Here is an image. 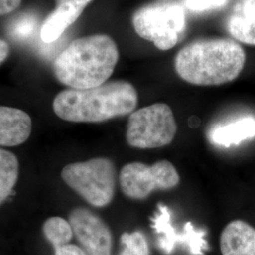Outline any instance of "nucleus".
<instances>
[{
  "label": "nucleus",
  "instance_id": "4468645a",
  "mask_svg": "<svg viewBox=\"0 0 255 255\" xmlns=\"http://www.w3.org/2000/svg\"><path fill=\"white\" fill-rule=\"evenodd\" d=\"M255 137V119L246 117L226 125L215 128L210 134L211 141L218 146L239 145L243 141Z\"/></svg>",
  "mask_w": 255,
  "mask_h": 255
},
{
  "label": "nucleus",
  "instance_id": "6e6552de",
  "mask_svg": "<svg viewBox=\"0 0 255 255\" xmlns=\"http://www.w3.org/2000/svg\"><path fill=\"white\" fill-rule=\"evenodd\" d=\"M69 223L87 255H112L113 238L109 227L90 210H73Z\"/></svg>",
  "mask_w": 255,
  "mask_h": 255
},
{
  "label": "nucleus",
  "instance_id": "dca6fc26",
  "mask_svg": "<svg viewBox=\"0 0 255 255\" xmlns=\"http://www.w3.org/2000/svg\"><path fill=\"white\" fill-rule=\"evenodd\" d=\"M44 234L55 249L68 244L73 237V230L68 221L62 218H51L44 224Z\"/></svg>",
  "mask_w": 255,
  "mask_h": 255
},
{
  "label": "nucleus",
  "instance_id": "2eb2a0df",
  "mask_svg": "<svg viewBox=\"0 0 255 255\" xmlns=\"http://www.w3.org/2000/svg\"><path fill=\"white\" fill-rule=\"evenodd\" d=\"M19 173L18 160L11 152L0 149V204L12 191L17 182Z\"/></svg>",
  "mask_w": 255,
  "mask_h": 255
},
{
  "label": "nucleus",
  "instance_id": "6ab92c4d",
  "mask_svg": "<svg viewBox=\"0 0 255 255\" xmlns=\"http://www.w3.org/2000/svg\"><path fill=\"white\" fill-rule=\"evenodd\" d=\"M226 2L227 0H185V6L193 11H203L221 8Z\"/></svg>",
  "mask_w": 255,
  "mask_h": 255
},
{
  "label": "nucleus",
  "instance_id": "39448f33",
  "mask_svg": "<svg viewBox=\"0 0 255 255\" xmlns=\"http://www.w3.org/2000/svg\"><path fill=\"white\" fill-rule=\"evenodd\" d=\"M62 178L69 187L95 207H104L113 201L116 167L107 158L68 164L62 171Z\"/></svg>",
  "mask_w": 255,
  "mask_h": 255
},
{
  "label": "nucleus",
  "instance_id": "423d86ee",
  "mask_svg": "<svg viewBox=\"0 0 255 255\" xmlns=\"http://www.w3.org/2000/svg\"><path fill=\"white\" fill-rule=\"evenodd\" d=\"M177 132L171 108L155 103L132 112L127 126L128 144L136 148H157L169 145Z\"/></svg>",
  "mask_w": 255,
  "mask_h": 255
},
{
  "label": "nucleus",
  "instance_id": "7ed1b4c3",
  "mask_svg": "<svg viewBox=\"0 0 255 255\" xmlns=\"http://www.w3.org/2000/svg\"><path fill=\"white\" fill-rule=\"evenodd\" d=\"M137 104L134 86L125 81H115L89 89L61 92L55 98L53 110L66 121L97 123L129 115Z\"/></svg>",
  "mask_w": 255,
  "mask_h": 255
},
{
  "label": "nucleus",
  "instance_id": "a211bd4d",
  "mask_svg": "<svg viewBox=\"0 0 255 255\" xmlns=\"http://www.w3.org/2000/svg\"><path fill=\"white\" fill-rule=\"evenodd\" d=\"M120 241L123 249L119 255H150L146 238L139 231L124 233L120 237Z\"/></svg>",
  "mask_w": 255,
  "mask_h": 255
},
{
  "label": "nucleus",
  "instance_id": "aec40b11",
  "mask_svg": "<svg viewBox=\"0 0 255 255\" xmlns=\"http://www.w3.org/2000/svg\"><path fill=\"white\" fill-rule=\"evenodd\" d=\"M55 255H87L85 251L77 245L66 244L55 249Z\"/></svg>",
  "mask_w": 255,
  "mask_h": 255
},
{
  "label": "nucleus",
  "instance_id": "f8f14e48",
  "mask_svg": "<svg viewBox=\"0 0 255 255\" xmlns=\"http://www.w3.org/2000/svg\"><path fill=\"white\" fill-rule=\"evenodd\" d=\"M230 34L240 43L255 46V0H242L227 21Z\"/></svg>",
  "mask_w": 255,
  "mask_h": 255
},
{
  "label": "nucleus",
  "instance_id": "9d476101",
  "mask_svg": "<svg viewBox=\"0 0 255 255\" xmlns=\"http://www.w3.org/2000/svg\"><path fill=\"white\" fill-rule=\"evenodd\" d=\"M31 131V119L27 113L16 108L0 106V146L23 144Z\"/></svg>",
  "mask_w": 255,
  "mask_h": 255
},
{
  "label": "nucleus",
  "instance_id": "f257e3e1",
  "mask_svg": "<svg viewBox=\"0 0 255 255\" xmlns=\"http://www.w3.org/2000/svg\"><path fill=\"white\" fill-rule=\"evenodd\" d=\"M246 53L237 42L226 38L201 39L183 46L175 57V70L184 82L218 86L233 82L242 72Z\"/></svg>",
  "mask_w": 255,
  "mask_h": 255
},
{
  "label": "nucleus",
  "instance_id": "ddd939ff",
  "mask_svg": "<svg viewBox=\"0 0 255 255\" xmlns=\"http://www.w3.org/2000/svg\"><path fill=\"white\" fill-rule=\"evenodd\" d=\"M82 9L70 4H63L46 17L40 27V36L45 44L56 42L67 27H70L82 14Z\"/></svg>",
  "mask_w": 255,
  "mask_h": 255
},
{
  "label": "nucleus",
  "instance_id": "1a4fd4ad",
  "mask_svg": "<svg viewBox=\"0 0 255 255\" xmlns=\"http://www.w3.org/2000/svg\"><path fill=\"white\" fill-rule=\"evenodd\" d=\"M151 222L155 232L161 236L159 246L166 255L171 254L177 244H184L194 255H204V251L208 249L204 239L205 233L195 230L191 222L184 225L183 233L177 234L171 224V212L162 203L158 204V212L151 219Z\"/></svg>",
  "mask_w": 255,
  "mask_h": 255
},
{
  "label": "nucleus",
  "instance_id": "0eeeda50",
  "mask_svg": "<svg viewBox=\"0 0 255 255\" xmlns=\"http://www.w3.org/2000/svg\"><path fill=\"white\" fill-rule=\"evenodd\" d=\"M119 180L125 196L144 200L155 190L176 187L180 182V175L173 164L165 160L151 165L133 162L123 166Z\"/></svg>",
  "mask_w": 255,
  "mask_h": 255
},
{
  "label": "nucleus",
  "instance_id": "5701e85b",
  "mask_svg": "<svg viewBox=\"0 0 255 255\" xmlns=\"http://www.w3.org/2000/svg\"><path fill=\"white\" fill-rule=\"evenodd\" d=\"M9 47L7 42L0 39V64H2L9 56Z\"/></svg>",
  "mask_w": 255,
  "mask_h": 255
},
{
  "label": "nucleus",
  "instance_id": "f03ea898",
  "mask_svg": "<svg viewBox=\"0 0 255 255\" xmlns=\"http://www.w3.org/2000/svg\"><path fill=\"white\" fill-rule=\"evenodd\" d=\"M119 59L118 46L108 35L78 38L56 58L55 76L69 88H94L107 82Z\"/></svg>",
  "mask_w": 255,
  "mask_h": 255
},
{
  "label": "nucleus",
  "instance_id": "412c9836",
  "mask_svg": "<svg viewBox=\"0 0 255 255\" xmlns=\"http://www.w3.org/2000/svg\"><path fill=\"white\" fill-rule=\"evenodd\" d=\"M22 0H0V15H5L17 9Z\"/></svg>",
  "mask_w": 255,
  "mask_h": 255
},
{
  "label": "nucleus",
  "instance_id": "b1692460",
  "mask_svg": "<svg viewBox=\"0 0 255 255\" xmlns=\"http://www.w3.org/2000/svg\"><path fill=\"white\" fill-rule=\"evenodd\" d=\"M158 1H169V0H158Z\"/></svg>",
  "mask_w": 255,
  "mask_h": 255
},
{
  "label": "nucleus",
  "instance_id": "9b49d317",
  "mask_svg": "<svg viewBox=\"0 0 255 255\" xmlns=\"http://www.w3.org/2000/svg\"><path fill=\"white\" fill-rule=\"evenodd\" d=\"M222 255H255V229L243 220H234L220 236Z\"/></svg>",
  "mask_w": 255,
  "mask_h": 255
},
{
  "label": "nucleus",
  "instance_id": "4be33fe9",
  "mask_svg": "<svg viewBox=\"0 0 255 255\" xmlns=\"http://www.w3.org/2000/svg\"><path fill=\"white\" fill-rule=\"evenodd\" d=\"M92 0H56L57 6L63 5V4H70L78 9H85V7L91 2Z\"/></svg>",
  "mask_w": 255,
  "mask_h": 255
},
{
  "label": "nucleus",
  "instance_id": "f3484780",
  "mask_svg": "<svg viewBox=\"0 0 255 255\" xmlns=\"http://www.w3.org/2000/svg\"><path fill=\"white\" fill-rule=\"evenodd\" d=\"M39 20L35 14L24 13L14 19L9 26V34L17 41H27L36 33Z\"/></svg>",
  "mask_w": 255,
  "mask_h": 255
},
{
  "label": "nucleus",
  "instance_id": "20e7f679",
  "mask_svg": "<svg viewBox=\"0 0 255 255\" xmlns=\"http://www.w3.org/2000/svg\"><path fill=\"white\" fill-rule=\"evenodd\" d=\"M132 26L139 36L158 49L169 50L177 45L185 27L184 9L174 2L150 3L133 13Z\"/></svg>",
  "mask_w": 255,
  "mask_h": 255
}]
</instances>
